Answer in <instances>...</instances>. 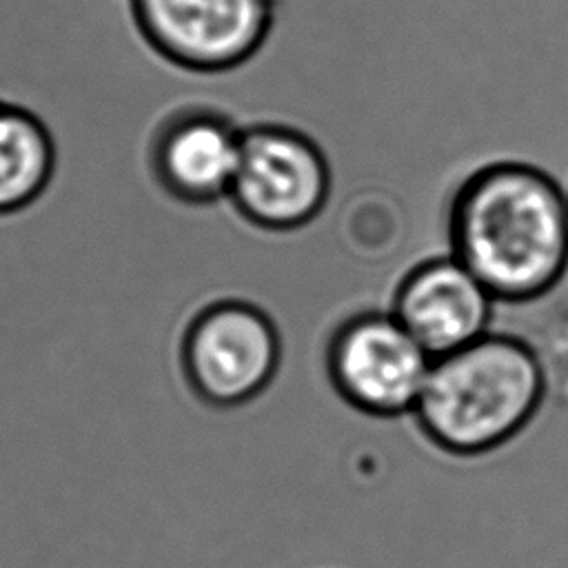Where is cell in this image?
I'll list each match as a JSON object with an SVG mask.
<instances>
[{
    "instance_id": "cell-1",
    "label": "cell",
    "mask_w": 568,
    "mask_h": 568,
    "mask_svg": "<svg viewBox=\"0 0 568 568\" xmlns=\"http://www.w3.org/2000/svg\"><path fill=\"white\" fill-rule=\"evenodd\" d=\"M448 253L504 302L548 293L568 268V193L517 160L473 171L448 204Z\"/></svg>"
},
{
    "instance_id": "cell-2",
    "label": "cell",
    "mask_w": 568,
    "mask_h": 568,
    "mask_svg": "<svg viewBox=\"0 0 568 568\" xmlns=\"http://www.w3.org/2000/svg\"><path fill=\"white\" fill-rule=\"evenodd\" d=\"M544 393L546 373L532 346L488 333L433 359L410 417L439 450L475 457L517 437Z\"/></svg>"
},
{
    "instance_id": "cell-3",
    "label": "cell",
    "mask_w": 568,
    "mask_h": 568,
    "mask_svg": "<svg viewBox=\"0 0 568 568\" xmlns=\"http://www.w3.org/2000/svg\"><path fill=\"white\" fill-rule=\"evenodd\" d=\"M280 0H129L140 40L162 62L215 75L244 67L268 42Z\"/></svg>"
},
{
    "instance_id": "cell-4",
    "label": "cell",
    "mask_w": 568,
    "mask_h": 568,
    "mask_svg": "<svg viewBox=\"0 0 568 568\" xmlns=\"http://www.w3.org/2000/svg\"><path fill=\"white\" fill-rule=\"evenodd\" d=\"M282 339L271 315L246 300L202 306L184 326L180 368L191 393L213 408L260 397L275 379Z\"/></svg>"
},
{
    "instance_id": "cell-5",
    "label": "cell",
    "mask_w": 568,
    "mask_h": 568,
    "mask_svg": "<svg viewBox=\"0 0 568 568\" xmlns=\"http://www.w3.org/2000/svg\"><path fill=\"white\" fill-rule=\"evenodd\" d=\"M331 191L324 151L304 131L262 122L242 131L229 191L235 213L264 231H295L320 215Z\"/></svg>"
},
{
    "instance_id": "cell-6",
    "label": "cell",
    "mask_w": 568,
    "mask_h": 568,
    "mask_svg": "<svg viewBox=\"0 0 568 568\" xmlns=\"http://www.w3.org/2000/svg\"><path fill=\"white\" fill-rule=\"evenodd\" d=\"M433 357L390 311H364L335 328L326 373L337 395L373 417L413 415Z\"/></svg>"
},
{
    "instance_id": "cell-7",
    "label": "cell",
    "mask_w": 568,
    "mask_h": 568,
    "mask_svg": "<svg viewBox=\"0 0 568 568\" xmlns=\"http://www.w3.org/2000/svg\"><path fill=\"white\" fill-rule=\"evenodd\" d=\"M242 126L209 104H180L151 131L146 162L155 184L175 202L206 206L229 197Z\"/></svg>"
},
{
    "instance_id": "cell-8",
    "label": "cell",
    "mask_w": 568,
    "mask_h": 568,
    "mask_svg": "<svg viewBox=\"0 0 568 568\" xmlns=\"http://www.w3.org/2000/svg\"><path fill=\"white\" fill-rule=\"evenodd\" d=\"M493 293L450 253L417 264L388 308L435 359L490 333Z\"/></svg>"
},
{
    "instance_id": "cell-9",
    "label": "cell",
    "mask_w": 568,
    "mask_h": 568,
    "mask_svg": "<svg viewBox=\"0 0 568 568\" xmlns=\"http://www.w3.org/2000/svg\"><path fill=\"white\" fill-rule=\"evenodd\" d=\"M55 164V140L44 120L18 102L0 100V217L38 202Z\"/></svg>"
}]
</instances>
